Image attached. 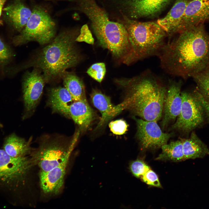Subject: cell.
I'll return each instance as SVG.
<instances>
[{"mask_svg": "<svg viewBox=\"0 0 209 209\" xmlns=\"http://www.w3.org/2000/svg\"><path fill=\"white\" fill-rule=\"evenodd\" d=\"M165 43L158 55L170 75L186 79L209 66V35L204 24L186 29Z\"/></svg>", "mask_w": 209, "mask_h": 209, "instance_id": "cell-1", "label": "cell"}, {"mask_svg": "<svg viewBox=\"0 0 209 209\" xmlns=\"http://www.w3.org/2000/svg\"><path fill=\"white\" fill-rule=\"evenodd\" d=\"M115 81L127 91L120 103L124 110L128 109L145 120L157 122L160 119L167 88L155 77L147 73Z\"/></svg>", "mask_w": 209, "mask_h": 209, "instance_id": "cell-2", "label": "cell"}, {"mask_svg": "<svg viewBox=\"0 0 209 209\" xmlns=\"http://www.w3.org/2000/svg\"><path fill=\"white\" fill-rule=\"evenodd\" d=\"M78 33L73 28L61 30L23 68L33 67L39 69L46 83L62 78L67 69L75 66L81 60L75 44Z\"/></svg>", "mask_w": 209, "mask_h": 209, "instance_id": "cell-3", "label": "cell"}, {"mask_svg": "<svg viewBox=\"0 0 209 209\" xmlns=\"http://www.w3.org/2000/svg\"><path fill=\"white\" fill-rule=\"evenodd\" d=\"M121 16L117 22L125 27L137 61L157 55L167 35L157 21L140 22Z\"/></svg>", "mask_w": 209, "mask_h": 209, "instance_id": "cell-4", "label": "cell"}, {"mask_svg": "<svg viewBox=\"0 0 209 209\" xmlns=\"http://www.w3.org/2000/svg\"><path fill=\"white\" fill-rule=\"evenodd\" d=\"M26 26L14 37L12 43L17 46L35 41L43 45L48 44L56 35L57 25L48 12L39 5L34 6Z\"/></svg>", "mask_w": 209, "mask_h": 209, "instance_id": "cell-5", "label": "cell"}, {"mask_svg": "<svg viewBox=\"0 0 209 209\" xmlns=\"http://www.w3.org/2000/svg\"><path fill=\"white\" fill-rule=\"evenodd\" d=\"M71 2L76 3V9L88 17L99 44L115 40L125 30L121 24L110 20L106 12L95 0H71Z\"/></svg>", "mask_w": 209, "mask_h": 209, "instance_id": "cell-6", "label": "cell"}, {"mask_svg": "<svg viewBox=\"0 0 209 209\" xmlns=\"http://www.w3.org/2000/svg\"><path fill=\"white\" fill-rule=\"evenodd\" d=\"M79 135L78 131L69 142L61 137L46 139L31 153L33 165L37 166L39 172H47L69 157Z\"/></svg>", "mask_w": 209, "mask_h": 209, "instance_id": "cell-7", "label": "cell"}, {"mask_svg": "<svg viewBox=\"0 0 209 209\" xmlns=\"http://www.w3.org/2000/svg\"><path fill=\"white\" fill-rule=\"evenodd\" d=\"M182 102L181 111L172 125L174 129L189 131L203 123L206 115H209V103L199 92H181Z\"/></svg>", "mask_w": 209, "mask_h": 209, "instance_id": "cell-8", "label": "cell"}, {"mask_svg": "<svg viewBox=\"0 0 209 209\" xmlns=\"http://www.w3.org/2000/svg\"><path fill=\"white\" fill-rule=\"evenodd\" d=\"M120 15L136 20L158 16L172 0H111Z\"/></svg>", "mask_w": 209, "mask_h": 209, "instance_id": "cell-9", "label": "cell"}, {"mask_svg": "<svg viewBox=\"0 0 209 209\" xmlns=\"http://www.w3.org/2000/svg\"><path fill=\"white\" fill-rule=\"evenodd\" d=\"M32 165L27 156L14 158L0 149V184L9 188L17 187Z\"/></svg>", "mask_w": 209, "mask_h": 209, "instance_id": "cell-10", "label": "cell"}, {"mask_svg": "<svg viewBox=\"0 0 209 209\" xmlns=\"http://www.w3.org/2000/svg\"><path fill=\"white\" fill-rule=\"evenodd\" d=\"M137 126V137L143 149H155L167 143L172 134L163 132L157 122L135 117Z\"/></svg>", "mask_w": 209, "mask_h": 209, "instance_id": "cell-11", "label": "cell"}, {"mask_svg": "<svg viewBox=\"0 0 209 209\" xmlns=\"http://www.w3.org/2000/svg\"><path fill=\"white\" fill-rule=\"evenodd\" d=\"M45 83L42 73L38 69L34 68L24 74L22 81L23 96L26 111L28 114L32 113L37 106Z\"/></svg>", "mask_w": 209, "mask_h": 209, "instance_id": "cell-12", "label": "cell"}, {"mask_svg": "<svg viewBox=\"0 0 209 209\" xmlns=\"http://www.w3.org/2000/svg\"><path fill=\"white\" fill-rule=\"evenodd\" d=\"M208 22H209V0H192L186 6L177 34Z\"/></svg>", "mask_w": 209, "mask_h": 209, "instance_id": "cell-13", "label": "cell"}, {"mask_svg": "<svg viewBox=\"0 0 209 209\" xmlns=\"http://www.w3.org/2000/svg\"><path fill=\"white\" fill-rule=\"evenodd\" d=\"M181 82L169 80L164 101V116L161 122L163 128L174 120L179 115L181 110L182 99Z\"/></svg>", "mask_w": 209, "mask_h": 209, "instance_id": "cell-14", "label": "cell"}, {"mask_svg": "<svg viewBox=\"0 0 209 209\" xmlns=\"http://www.w3.org/2000/svg\"><path fill=\"white\" fill-rule=\"evenodd\" d=\"M69 158L51 170L39 172V182L42 192L48 196L58 194L62 188Z\"/></svg>", "mask_w": 209, "mask_h": 209, "instance_id": "cell-15", "label": "cell"}, {"mask_svg": "<svg viewBox=\"0 0 209 209\" xmlns=\"http://www.w3.org/2000/svg\"><path fill=\"white\" fill-rule=\"evenodd\" d=\"M90 96L94 106L101 114V118L96 129L100 128L124 110L120 103L116 105H114L111 102L110 97L100 91L93 89Z\"/></svg>", "mask_w": 209, "mask_h": 209, "instance_id": "cell-16", "label": "cell"}, {"mask_svg": "<svg viewBox=\"0 0 209 209\" xmlns=\"http://www.w3.org/2000/svg\"><path fill=\"white\" fill-rule=\"evenodd\" d=\"M192 0H176L167 14L157 22L167 36L178 33L179 27L186 6Z\"/></svg>", "mask_w": 209, "mask_h": 209, "instance_id": "cell-17", "label": "cell"}, {"mask_svg": "<svg viewBox=\"0 0 209 209\" xmlns=\"http://www.w3.org/2000/svg\"><path fill=\"white\" fill-rule=\"evenodd\" d=\"M3 10L7 20L19 32L25 27L32 13V10L21 0H15Z\"/></svg>", "mask_w": 209, "mask_h": 209, "instance_id": "cell-18", "label": "cell"}, {"mask_svg": "<svg viewBox=\"0 0 209 209\" xmlns=\"http://www.w3.org/2000/svg\"><path fill=\"white\" fill-rule=\"evenodd\" d=\"M67 89L60 87L51 88L49 92V102L53 111L69 118V108L74 102Z\"/></svg>", "mask_w": 209, "mask_h": 209, "instance_id": "cell-19", "label": "cell"}, {"mask_svg": "<svg viewBox=\"0 0 209 209\" xmlns=\"http://www.w3.org/2000/svg\"><path fill=\"white\" fill-rule=\"evenodd\" d=\"M69 114L82 131L88 129L94 118L93 111L87 100L74 101L70 106Z\"/></svg>", "mask_w": 209, "mask_h": 209, "instance_id": "cell-20", "label": "cell"}, {"mask_svg": "<svg viewBox=\"0 0 209 209\" xmlns=\"http://www.w3.org/2000/svg\"><path fill=\"white\" fill-rule=\"evenodd\" d=\"M181 140L182 142L184 160L203 158L209 154V150L207 146L194 132L192 133L188 138Z\"/></svg>", "mask_w": 209, "mask_h": 209, "instance_id": "cell-21", "label": "cell"}, {"mask_svg": "<svg viewBox=\"0 0 209 209\" xmlns=\"http://www.w3.org/2000/svg\"><path fill=\"white\" fill-rule=\"evenodd\" d=\"M30 142L12 134L5 139L3 149L9 155L13 157L26 156L31 153Z\"/></svg>", "mask_w": 209, "mask_h": 209, "instance_id": "cell-22", "label": "cell"}, {"mask_svg": "<svg viewBox=\"0 0 209 209\" xmlns=\"http://www.w3.org/2000/svg\"><path fill=\"white\" fill-rule=\"evenodd\" d=\"M64 87L69 91L74 101H87L83 81L74 73L65 72L63 75Z\"/></svg>", "mask_w": 209, "mask_h": 209, "instance_id": "cell-23", "label": "cell"}, {"mask_svg": "<svg viewBox=\"0 0 209 209\" xmlns=\"http://www.w3.org/2000/svg\"><path fill=\"white\" fill-rule=\"evenodd\" d=\"M162 152L156 158L158 160H171L179 161L184 160L182 141L180 140L172 141L161 147Z\"/></svg>", "mask_w": 209, "mask_h": 209, "instance_id": "cell-24", "label": "cell"}, {"mask_svg": "<svg viewBox=\"0 0 209 209\" xmlns=\"http://www.w3.org/2000/svg\"><path fill=\"white\" fill-rule=\"evenodd\" d=\"M193 77L199 92L209 100V66Z\"/></svg>", "mask_w": 209, "mask_h": 209, "instance_id": "cell-25", "label": "cell"}, {"mask_svg": "<svg viewBox=\"0 0 209 209\" xmlns=\"http://www.w3.org/2000/svg\"><path fill=\"white\" fill-rule=\"evenodd\" d=\"M106 71L105 64L98 62L92 64L87 69V73L93 79L100 83L105 77Z\"/></svg>", "mask_w": 209, "mask_h": 209, "instance_id": "cell-26", "label": "cell"}, {"mask_svg": "<svg viewBox=\"0 0 209 209\" xmlns=\"http://www.w3.org/2000/svg\"><path fill=\"white\" fill-rule=\"evenodd\" d=\"M13 56L11 48L0 37V67H4L9 64Z\"/></svg>", "mask_w": 209, "mask_h": 209, "instance_id": "cell-27", "label": "cell"}, {"mask_svg": "<svg viewBox=\"0 0 209 209\" xmlns=\"http://www.w3.org/2000/svg\"><path fill=\"white\" fill-rule=\"evenodd\" d=\"M129 168L132 174L137 178H141L145 173L150 169L145 162L140 159H137L131 162Z\"/></svg>", "mask_w": 209, "mask_h": 209, "instance_id": "cell-28", "label": "cell"}, {"mask_svg": "<svg viewBox=\"0 0 209 209\" xmlns=\"http://www.w3.org/2000/svg\"><path fill=\"white\" fill-rule=\"evenodd\" d=\"M111 131L114 134L121 135L124 134L127 131L128 125L122 119H119L111 122L109 124Z\"/></svg>", "mask_w": 209, "mask_h": 209, "instance_id": "cell-29", "label": "cell"}, {"mask_svg": "<svg viewBox=\"0 0 209 209\" xmlns=\"http://www.w3.org/2000/svg\"><path fill=\"white\" fill-rule=\"evenodd\" d=\"M146 184L157 187H161V185L156 174L150 169L140 178Z\"/></svg>", "mask_w": 209, "mask_h": 209, "instance_id": "cell-30", "label": "cell"}, {"mask_svg": "<svg viewBox=\"0 0 209 209\" xmlns=\"http://www.w3.org/2000/svg\"><path fill=\"white\" fill-rule=\"evenodd\" d=\"M75 41L76 42H84L91 45H93L94 43V39L91 33L86 26H83L81 29Z\"/></svg>", "mask_w": 209, "mask_h": 209, "instance_id": "cell-31", "label": "cell"}, {"mask_svg": "<svg viewBox=\"0 0 209 209\" xmlns=\"http://www.w3.org/2000/svg\"><path fill=\"white\" fill-rule=\"evenodd\" d=\"M6 0H0V17L1 14L2 8Z\"/></svg>", "mask_w": 209, "mask_h": 209, "instance_id": "cell-32", "label": "cell"}, {"mask_svg": "<svg viewBox=\"0 0 209 209\" xmlns=\"http://www.w3.org/2000/svg\"><path fill=\"white\" fill-rule=\"evenodd\" d=\"M1 126V123H0V127Z\"/></svg>", "mask_w": 209, "mask_h": 209, "instance_id": "cell-33", "label": "cell"}]
</instances>
